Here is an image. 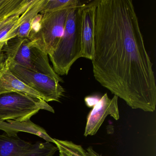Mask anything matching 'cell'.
<instances>
[{
  "label": "cell",
  "instance_id": "cell-1",
  "mask_svg": "<svg viewBox=\"0 0 156 156\" xmlns=\"http://www.w3.org/2000/svg\"><path fill=\"white\" fill-rule=\"evenodd\" d=\"M95 80L133 109L154 112L156 84L131 0H99L94 19Z\"/></svg>",
  "mask_w": 156,
  "mask_h": 156
},
{
  "label": "cell",
  "instance_id": "cell-2",
  "mask_svg": "<svg viewBox=\"0 0 156 156\" xmlns=\"http://www.w3.org/2000/svg\"><path fill=\"white\" fill-rule=\"evenodd\" d=\"M71 10L66 19L63 34L56 50L49 55L54 71L58 76L67 75L73 64L82 57L81 7Z\"/></svg>",
  "mask_w": 156,
  "mask_h": 156
},
{
  "label": "cell",
  "instance_id": "cell-3",
  "mask_svg": "<svg viewBox=\"0 0 156 156\" xmlns=\"http://www.w3.org/2000/svg\"><path fill=\"white\" fill-rule=\"evenodd\" d=\"M2 52L21 66L64 82L50 65L48 54L34 40L16 36L5 42Z\"/></svg>",
  "mask_w": 156,
  "mask_h": 156
},
{
  "label": "cell",
  "instance_id": "cell-4",
  "mask_svg": "<svg viewBox=\"0 0 156 156\" xmlns=\"http://www.w3.org/2000/svg\"><path fill=\"white\" fill-rule=\"evenodd\" d=\"M74 8L40 13L34 21L29 39L36 41L48 56L57 48L63 34L67 16Z\"/></svg>",
  "mask_w": 156,
  "mask_h": 156
},
{
  "label": "cell",
  "instance_id": "cell-5",
  "mask_svg": "<svg viewBox=\"0 0 156 156\" xmlns=\"http://www.w3.org/2000/svg\"><path fill=\"white\" fill-rule=\"evenodd\" d=\"M40 110L54 113V109L39 98L18 92L0 94V121L30 119Z\"/></svg>",
  "mask_w": 156,
  "mask_h": 156
},
{
  "label": "cell",
  "instance_id": "cell-6",
  "mask_svg": "<svg viewBox=\"0 0 156 156\" xmlns=\"http://www.w3.org/2000/svg\"><path fill=\"white\" fill-rule=\"evenodd\" d=\"M5 57L8 60L12 73L23 83L39 93L45 102H58L63 96L65 90L59 82L48 76L21 66L9 57Z\"/></svg>",
  "mask_w": 156,
  "mask_h": 156
},
{
  "label": "cell",
  "instance_id": "cell-7",
  "mask_svg": "<svg viewBox=\"0 0 156 156\" xmlns=\"http://www.w3.org/2000/svg\"><path fill=\"white\" fill-rule=\"evenodd\" d=\"M35 0H0V42L17 36L23 19Z\"/></svg>",
  "mask_w": 156,
  "mask_h": 156
},
{
  "label": "cell",
  "instance_id": "cell-8",
  "mask_svg": "<svg viewBox=\"0 0 156 156\" xmlns=\"http://www.w3.org/2000/svg\"><path fill=\"white\" fill-rule=\"evenodd\" d=\"M58 150L56 146L47 141L32 144L18 135H0V156H53Z\"/></svg>",
  "mask_w": 156,
  "mask_h": 156
},
{
  "label": "cell",
  "instance_id": "cell-9",
  "mask_svg": "<svg viewBox=\"0 0 156 156\" xmlns=\"http://www.w3.org/2000/svg\"><path fill=\"white\" fill-rule=\"evenodd\" d=\"M118 101L117 96L114 95L113 98L110 99L107 94H105L99 99L87 117L84 134L85 136L95 135L108 115L115 120L119 119Z\"/></svg>",
  "mask_w": 156,
  "mask_h": 156
},
{
  "label": "cell",
  "instance_id": "cell-10",
  "mask_svg": "<svg viewBox=\"0 0 156 156\" xmlns=\"http://www.w3.org/2000/svg\"><path fill=\"white\" fill-rule=\"evenodd\" d=\"M99 0H94L81 7L82 57L92 60L94 53V19Z\"/></svg>",
  "mask_w": 156,
  "mask_h": 156
},
{
  "label": "cell",
  "instance_id": "cell-11",
  "mask_svg": "<svg viewBox=\"0 0 156 156\" xmlns=\"http://www.w3.org/2000/svg\"><path fill=\"white\" fill-rule=\"evenodd\" d=\"M9 92L23 93L43 100L39 93L23 83L12 73L8 60L5 57L0 65V94Z\"/></svg>",
  "mask_w": 156,
  "mask_h": 156
},
{
  "label": "cell",
  "instance_id": "cell-12",
  "mask_svg": "<svg viewBox=\"0 0 156 156\" xmlns=\"http://www.w3.org/2000/svg\"><path fill=\"white\" fill-rule=\"evenodd\" d=\"M0 129L9 135H18L20 132H25L36 135L47 142L54 143V139L51 137L44 129L36 125L30 119L20 121L9 119L0 121Z\"/></svg>",
  "mask_w": 156,
  "mask_h": 156
},
{
  "label": "cell",
  "instance_id": "cell-13",
  "mask_svg": "<svg viewBox=\"0 0 156 156\" xmlns=\"http://www.w3.org/2000/svg\"><path fill=\"white\" fill-rule=\"evenodd\" d=\"M46 0H35L26 13L22 24L19 28L17 37L29 39L34 21L43 9Z\"/></svg>",
  "mask_w": 156,
  "mask_h": 156
},
{
  "label": "cell",
  "instance_id": "cell-14",
  "mask_svg": "<svg viewBox=\"0 0 156 156\" xmlns=\"http://www.w3.org/2000/svg\"><path fill=\"white\" fill-rule=\"evenodd\" d=\"M54 140L60 156H87L85 150L81 145L69 140Z\"/></svg>",
  "mask_w": 156,
  "mask_h": 156
},
{
  "label": "cell",
  "instance_id": "cell-15",
  "mask_svg": "<svg viewBox=\"0 0 156 156\" xmlns=\"http://www.w3.org/2000/svg\"><path fill=\"white\" fill-rule=\"evenodd\" d=\"M82 4L78 0H46L41 13L52 12L66 8L77 7Z\"/></svg>",
  "mask_w": 156,
  "mask_h": 156
},
{
  "label": "cell",
  "instance_id": "cell-16",
  "mask_svg": "<svg viewBox=\"0 0 156 156\" xmlns=\"http://www.w3.org/2000/svg\"><path fill=\"white\" fill-rule=\"evenodd\" d=\"M99 99L95 97H87L85 98L86 104L89 107H92L98 102Z\"/></svg>",
  "mask_w": 156,
  "mask_h": 156
},
{
  "label": "cell",
  "instance_id": "cell-17",
  "mask_svg": "<svg viewBox=\"0 0 156 156\" xmlns=\"http://www.w3.org/2000/svg\"><path fill=\"white\" fill-rule=\"evenodd\" d=\"M85 151L87 156H101L96 152L91 147L87 148Z\"/></svg>",
  "mask_w": 156,
  "mask_h": 156
},
{
  "label": "cell",
  "instance_id": "cell-18",
  "mask_svg": "<svg viewBox=\"0 0 156 156\" xmlns=\"http://www.w3.org/2000/svg\"><path fill=\"white\" fill-rule=\"evenodd\" d=\"M6 42H0V65L1 64L2 62H3L4 60V55L3 54V52H2V48L4 46Z\"/></svg>",
  "mask_w": 156,
  "mask_h": 156
}]
</instances>
